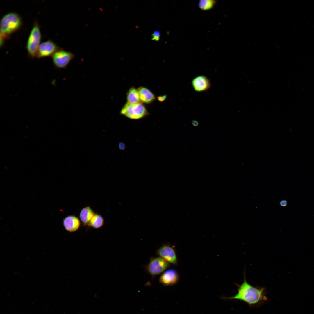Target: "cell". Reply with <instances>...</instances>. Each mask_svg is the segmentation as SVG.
I'll list each match as a JSON object with an SVG mask.
<instances>
[{
  "instance_id": "obj_10",
  "label": "cell",
  "mask_w": 314,
  "mask_h": 314,
  "mask_svg": "<svg viewBox=\"0 0 314 314\" xmlns=\"http://www.w3.org/2000/svg\"><path fill=\"white\" fill-rule=\"evenodd\" d=\"M178 279L176 271L173 269H170L164 272L161 275L159 281L165 286L172 285L176 283Z\"/></svg>"
},
{
  "instance_id": "obj_19",
  "label": "cell",
  "mask_w": 314,
  "mask_h": 314,
  "mask_svg": "<svg viewBox=\"0 0 314 314\" xmlns=\"http://www.w3.org/2000/svg\"><path fill=\"white\" fill-rule=\"evenodd\" d=\"M166 97L167 96L166 95L160 96L157 97V99L159 101L161 102L164 101L166 99Z\"/></svg>"
},
{
  "instance_id": "obj_4",
  "label": "cell",
  "mask_w": 314,
  "mask_h": 314,
  "mask_svg": "<svg viewBox=\"0 0 314 314\" xmlns=\"http://www.w3.org/2000/svg\"><path fill=\"white\" fill-rule=\"evenodd\" d=\"M120 114L132 119H138L149 114L144 106L142 103L135 104L127 102L120 112Z\"/></svg>"
},
{
  "instance_id": "obj_6",
  "label": "cell",
  "mask_w": 314,
  "mask_h": 314,
  "mask_svg": "<svg viewBox=\"0 0 314 314\" xmlns=\"http://www.w3.org/2000/svg\"><path fill=\"white\" fill-rule=\"evenodd\" d=\"M169 263L161 257L154 258L148 264L147 268L151 275H156L163 272L169 266Z\"/></svg>"
},
{
  "instance_id": "obj_8",
  "label": "cell",
  "mask_w": 314,
  "mask_h": 314,
  "mask_svg": "<svg viewBox=\"0 0 314 314\" xmlns=\"http://www.w3.org/2000/svg\"><path fill=\"white\" fill-rule=\"evenodd\" d=\"M157 254L169 263L174 264L177 263V259L174 249L171 246L165 245L161 247L157 251Z\"/></svg>"
},
{
  "instance_id": "obj_16",
  "label": "cell",
  "mask_w": 314,
  "mask_h": 314,
  "mask_svg": "<svg viewBox=\"0 0 314 314\" xmlns=\"http://www.w3.org/2000/svg\"><path fill=\"white\" fill-rule=\"evenodd\" d=\"M216 2L213 0H201L198 6L201 9L207 10L211 9L215 4Z\"/></svg>"
},
{
  "instance_id": "obj_5",
  "label": "cell",
  "mask_w": 314,
  "mask_h": 314,
  "mask_svg": "<svg viewBox=\"0 0 314 314\" xmlns=\"http://www.w3.org/2000/svg\"><path fill=\"white\" fill-rule=\"evenodd\" d=\"M51 57L55 68L65 69L73 59L74 55L71 52L61 48L56 52Z\"/></svg>"
},
{
  "instance_id": "obj_12",
  "label": "cell",
  "mask_w": 314,
  "mask_h": 314,
  "mask_svg": "<svg viewBox=\"0 0 314 314\" xmlns=\"http://www.w3.org/2000/svg\"><path fill=\"white\" fill-rule=\"evenodd\" d=\"M140 98L142 103L150 104L156 99V97L153 93L147 88L140 86L137 89Z\"/></svg>"
},
{
  "instance_id": "obj_13",
  "label": "cell",
  "mask_w": 314,
  "mask_h": 314,
  "mask_svg": "<svg viewBox=\"0 0 314 314\" xmlns=\"http://www.w3.org/2000/svg\"><path fill=\"white\" fill-rule=\"evenodd\" d=\"M94 214V212L90 207H86L81 210L80 217L84 224L89 226L90 221Z\"/></svg>"
},
{
  "instance_id": "obj_11",
  "label": "cell",
  "mask_w": 314,
  "mask_h": 314,
  "mask_svg": "<svg viewBox=\"0 0 314 314\" xmlns=\"http://www.w3.org/2000/svg\"><path fill=\"white\" fill-rule=\"evenodd\" d=\"M63 224L67 230L73 232L76 231L78 229L80 226V222L77 217L74 216L70 215L63 219Z\"/></svg>"
},
{
  "instance_id": "obj_1",
  "label": "cell",
  "mask_w": 314,
  "mask_h": 314,
  "mask_svg": "<svg viewBox=\"0 0 314 314\" xmlns=\"http://www.w3.org/2000/svg\"><path fill=\"white\" fill-rule=\"evenodd\" d=\"M243 283L238 286V292L235 295L230 297H222L225 300H237L243 301L251 307L258 306L263 304L267 300L265 288L254 287L246 281L245 272Z\"/></svg>"
},
{
  "instance_id": "obj_3",
  "label": "cell",
  "mask_w": 314,
  "mask_h": 314,
  "mask_svg": "<svg viewBox=\"0 0 314 314\" xmlns=\"http://www.w3.org/2000/svg\"><path fill=\"white\" fill-rule=\"evenodd\" d=\"M41 35L38 23L34 22L26 43V49L28 56L32 59L37 58L39 47L41 43Z\"/></svg>"
},
{
  "instance_id": "obj_2",
  "label": "cell",
  "mask_w": 314,
  "mask_h": 314,
  "mask_svg": "<svg viewBox=\"0 0 314 314\" xmlns=\"http://www.w3.org/2000/svg\"><path fill=\"white\" fill-rule=\"evenodd\" d=\"M23 25L21 16L18 14L11 12L4 15L0 23V46L1 47L10 35L19 30Z\"/></svg>"
},
{
  "instance_id": "obj_18",
  "label": "cell",
  "mask_w": 314,
  "mask_h": 314,
  "mask_svg": "<svg viewBox=\"0 0 314 314\" xmlns=\"http://www.w3.org/2000/svg\"><path fill=\"white\" fill-rule=\"evenodd\" d=\"M287 201L286 200H282L279 202L280 205L282 207L286 206L287 205Z\"/></svg>"
},
{
  "instance_id": "obj_9",
  "label": "cell",
  "mask_w": 314,
  "mask_h": 314,
  "mask_svg": "<svg viewBox=\"0 0 314 314\" xmlns=\"http://www.w3.org/2000/svg\"><path fill=\"white\" fill-rule=\"evenodd\" d=\"M192 85L194 90L197 92L206 91L211 87L209 80L205 76L199 75L195 77L192 81Z\"/></svg>"
},
{
  "instance_id": "obj_7",
  "label": "cell",
  "mask_w": 314,
  "mask_h": 314,
  "mask_svg": "<svg viewBox=\"0 0 314 314\" xmlns=\"http://www.w3.org/2000/svg\"><path fill=\"white\" fill-rule=\"evenodd\" d=\"M61 49L51 40H48L40 44L38 49L37 58L52 57L56 52Z\"/></svg>"
},
{
  "instance_id": "obj_14",
  "label": "cell",
  "mask_w": 314,
  "mask_h": 314,
  "mask_svg": "<svg viewBox=\"0 0 314 314\" xmlns=\"http://www.w3.org/2000/svg\"><path fill=\"white\" fill-rule=\"evenodd\" d=\"M126 98L127 102L130 103L135 104L141 102L138 90L134 87H131L127 93Z\"/></svg>"
},
{
  "instance_id": "obj_15",
  "label": "cell",
  "mask_w": 314,
  "mask_h": 314,
  "mask_svg": "<svg viewBox=\"0 0 314 314\" xmlns=\"http://www.w3.org/2000/svg\"><path fill=\"white\" fill-rule=\"evenodd\" d=\"M104 220L100 215L95 214L91 219L89 226L94 228H98L101 227L103 225Z\"/></svg>"
},
{
  "instance_id": "obj_21",
  "label": "cell",
  "mask_w": 314,
  "mask_h": 314,
  "mask_svg": "<svg viewBox=\"0 0 314 314\" xmlns=\"http://www.w3.org/2000/svg\"><path fill=\"white\" fill-rule=\"evenodd\" d=\"M119 148L121 149H123L124 148V146L123 143H121L119 144Z\"/></svg>"
},
{
  "instance_id": "obj_20",
  "label": "cell",
  "mask_w": 314,
  "mask_h": 314,
  "mask_svg": "<svg viewBox=\"0 0 314 314\" xmlns=\"http://www.w3.org/2000/svg\"><path fill=\"white\" fill-rule=\"evenodd\" d=\"M192 124L193 126L195 127L198 126L199 124L198 121L195 120H192Z\"/></svg>"
},
{
  "instance_id": "obj_17",
  "label": "cell",
  "mask_w": 314,
  "mask_h": 314,
  "mask_svg": "<svg viewBox=\"0 0 314 314\" xmlns=\"http://www.w3.org/2000/svg\"><path fill=\"white\" fill-rule=\"evenodd\" d=\"M160 33L159 31H155L152 35L151 39L153 40L158 41L160 39Z\"/></svg>"
}]
</instances>
